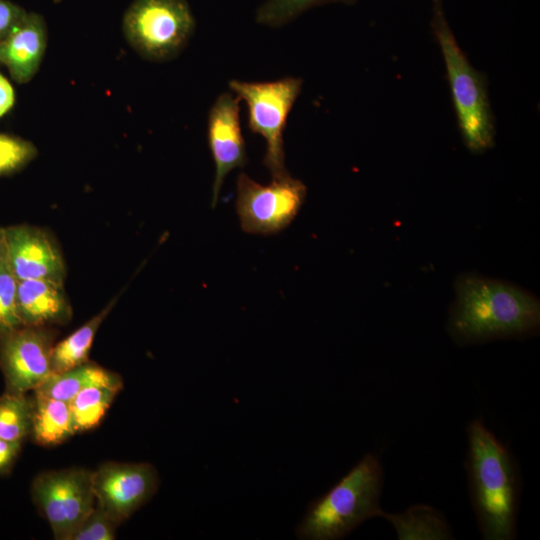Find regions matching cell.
<instances>
[{
  "instance_id": "cell-1",
  "label": "cell",
  "mask_w": 540,
  "mask_h": 540,
  "mask_svg": "<svg viewBox=\"0 0 540 540\" xmlns=\"http://www.w3.org/2000/svg\"><path fill=\"white\" fill-rule=\"evenodd\" d=\"M454 288L447 329L458 344L523 337L539 329V300L522 288L474 273L460 275Z\"/></svg>"
},
{
  "instance_id": "cell-2",
  "label": "cell",
  "mask_w": 540,
  "mask_h": 540,
  "mask_svg": "<svg viewBox=\"0 0 540 540\" xmlns=\"http://www.w3.org/2000/svg\"><path fill=\"white\" fill-rule=\"evenodd\" d=\"M467 435L465 467L482 537L486 540L514 539L520 494L514 458L481 420H473L468 425Z\"/></svg>"
},
{
  "instance_id": "cell-3",
  "label": "cell",
  "mask_w": 540,
  "mask_h": 540,
  "mask_svg": "<svg viewBox=\"0 0 540 540\" xmlns=\"http://www.w3.org/2000/svg\"><path fill=\"white\" fill-rule=\"evenodd\" d=\"M382 486L379 459L367 453L326 494L309 504L296 536L303 540L344 538L362 522L380 517Z\"/></svg>"
},
{
  "instance_id": "cell-4",
  "label": "cell",
  "mask_w": 540,
  "mask_h": 540,
  "mask_svg": "<svg viewBox=\"0 0 540 540\" xmlns=\"http://www.w3.org/2000/svg\"><path fill=\"white\" fill-rule=\"evenodd\" d=\"M431 27L445 63L463 142L470 152L483 153L494 146L495 140L487 76L470 64L460 48L446 21L442 1L434 2Z\"/></svg>"
},
{
  "instance_id": "cell-5",
  "label": "cell",
  "mask_w": 540,
  "mask_h": 540,
  "mask_svg": "<svg viewBox=\"0 0 540 540\" xmlns=\"http://www.w3.org/2000/svg\"><path fill=\"white\" fill-rule=\"evenodd\" d=\"M122 28L129 45L150 61L176 57L195 30L186 0H134L126 9Z\"/></svg>"
},
{
  "instance_id": "cell-6",
  "label": "cell",
  "mask_w": 540,
  "mask_h": 540,
  "mask_svg": "<svg viewBox=\"0 0 540 540\" xmlns=\"http://www.w3.org/2000/svg\"><path fill=\"white\" fill-rule=\"evenodd\" d=\"M302 84L303 80L296 77L264 82H229V88L247 105L249 130L266 141L263 164L272 178L288 175L283 133L288 115L301 93Z\"/></svg>"
},
{
  "instance_id": "cell-7",
  "label": "cell",
  "mask_w": 540,
  "mask_h": 540,
  "mask_svg": "<svg viewBox=\"0 0 540 540\" xmlns=\"http://www.w3.org/2000/svg\"><path fill=\"white\" fill-rule=\"evenodd\" d=\"M31 496L54 539L70 540L96 504L93 471L71 467L42 472L32 482Z\"/></svg>"
},
{
  "instance_id": "cell-8",
  "label": "cell",
  "mask_w": 540,
  "mask_h": 540,
  "mask_svg": "<svg viewBox=\"0 0 540 540\" xmlns=\"http://www.w3.org/2000/svg\"><path fill=\"white\" fill-rule=\"evenodd\" d=\"M307 194L305 184L289 174L267 185L240 173L237 178L236 210L241 228L250 234H276L290 225Z\"/></svg>"
},
{
  "instance_id": "cell-9",
  "label": "cell",
  "mask_w": 540,
  "mask_h": 540,
  "mask_svg": "<svg viewBox=\"0 0 540 540\" xmlns=\"http://www.w3.org/2000/svg\"><path fill=\"white\" fill-rule=\"evenodd\" d=\"M56 335L49 326L20 325L0 331V369L5 391L28 394L52 374Z\"/></svg>"
},
{
  "instance_id": "cell-10",
  "label": "cell",
  "mask_w": 540,
  "mask_h": 540,
  "mask_svg": "<svg viewBox=\"0 0 540 540\" xmlns=\"http://www.w3.org/2000/svg\"><path fill=\"white\" fill-rule=\"evenodd\" d=\"M160 479L150 463L105 462L93 471L96 503L119 523L156 493Z\"/></svg>"
},
{
  "instance_id": "cell-11",
  "label": "cell",
  "mask_w": 540,
  "mask_h": 540,
  "mask_svg": "<svg viewBox=\"0 0 540 540\" xmlns=\"http://www.w3.org/2000/svg\"><path fill=\"white\" fill-rule=\"evenodd\" d=\"M7 265L18 281L41 279L64 283L61 250L45 230L26 224L5 227Z\"/></svg>"
},
{
  "instance_id": "cell-12",
  "label": "cell",
  "mask_w": 540,
  "mask_h": 540,
  "mask_svg": "<svg viewBox=\"0 0 540 540\" xmlns=\"http://www.w3.org/2000/svg\"><path fill=\"white\" fill-rule=\"evenodd\" d=\"M239 98L222 93L212 105L207 120L208 146L215 164L212 207L216 206L224 179L233 169L247 164L240 124Z\"/></svg>"
},
{
  "instance_id": "cell-13",
  "label": "cell",
  "mask_w": 540,
  "mask_h": 540,
  "mask_svg": "<svg viewBox=\"0 0 540 540\" xmlns=\"http://www.w3.org/2000/svg\"><path fill=\"white\" fill-rule=\"evenodd\" d=\"M48 41L44 18L35 12H27L18 26L0 41V64L4 65L12 79L25 84L39 71Z\"/></svg>"
},
{
  "instance_id": "cell-14",
  "label": "cell",
  "mask_w": 540,
  "mask_h": 540,
  "mask_svg": "<svg viewBox=\"0 0 540 540\" xmlns=\"http://www.w3.org/2000/svg\"><path fill=\"white\" fill-rule=\"evenodd\" d=\"M17 312L26 326L63 325L72 317L63 283L41 279L18 281Z\"/></svg>"
},
{
  "instance_id": "cell-15",
  "label": "cell",
  "mask_w": 540,
  "mask_h": 540,
  "mask_svg": "<svg viewBox=\"0 0 540 540\" xmlns=\"http://www.w3.org/2000/svg\"><path fill=\"white\" fill-rule=\"evenodd\" d=\"M95 386L121 390L123 379L119 374L88 361L69 370L51 374L33 393L69 403L81 391Z\"/></svg>"
},
{
  "instance_id": "cell-16",
  "label": "cell",
  "mask_w": 540,
  "mask_h": 540,
  "mask_svg": "<svg viewBox=\"0 0 540 540\" xmlns=\"http://www.w3.org/2000/svg\"><path fill=\"white\" fill-rule=\"evenodd\" d=\"M32 430L37 445H59L76 434L67 402L33 393Z\"/></svg>"
},
{
  "instance_id": "cell-17",
  "label": "cell",
  "mask_w": 540,
  "mask_h": 540,
  "mask_svg": "<svg viewBox=\"0 0 540 540\" xmlns=\"http://www.w3.org/2000/svg\"><path fill=\"white\" fill-rule=\"evenodd\" d=\"M116 299L112 300L102 311L93 316L85 324L66 338L54 344L51 355V370L60 373L89 361V353L95 335L107 317Z\"/></svg>"
},
{
  "instance_id": "cell-18",
  "label": "cell",
  "mask_w": 540,
  "mask_h": 540,
  "mask_svg": "<svg viewBox=\"0 0 540 540\" xmlns=\"http://www.w3.org/2000/svg\"><path fill=\"white\" fill-rule=\"evenodd\" d=\"M380 517L386 518L393 525L400 540L453 538L443 516L426 505L412 506L401 514L381 511Z\"/></svg>"
},
{
  "instance_id": "cell-19",
  "label": "cell",
  "mask_w": 540,
  "mask_h": 540,
  "mask_svg": "<svg viewBox=\"0 0 540 540\" xmlns=\"http://www.w3.org/2000/svg\"><path fill=\"white\" fill-rule=\"evenodd\" d=\"M119 391L112 387L95 386L78 393L68 403L75 432H85L97 427Z\"/></svg>"
},
{
  "instance_id": "cell-20",
  "label": "cell",
  "mask_w": 540,
  "mask_h": 540,
  "mask_svg": "<svg viewBox=\"0 0 540 540\" xmlns=\"http://www.w3.org/2000/svg\"><path fill=\"white\" fill-rule=\"evenodd\" d=\"M32 415V396L5 391L0 395V438L23 443L31 435Z\"/></svg>"
},
{
  "instance_id": "cell-21",
  "label": "cell",
  "mask_w": 540,
  "mask_h": 540,
  "mask_svg": "<svg viewBox=\"0 0 540 540\" xmlns=\"http://www.w3.org/2000/svg\"><path fill=\"white\" fill-rule=\"evenodd\" d=\"M357 0H267L257 9L255 21L269 27H281L308 9L331 2L354 4Z\"/></svg>"
},
{
  "instance_id": "cell-22",
  "label": "cell",
  "mask_w": 540,
  "mask_h": 540,
  "mask_svg": "<svg viewBox=\"0 0 540 540\" xmlns=\"http://www.w3.org/2000/svg\"><path fill=\"white\" fill-rule=\"evenodd\" d=\"M37 154V148L31 141L0 133V176L22 170Z\"/></svg>"
},
{
  "instance_id": "cell-23",
  "label": "cell",
  "mask_w": 540,
  "mask_h": 540,
  "mask_svg": "<svg viewBox=\"0 0 540 540\" xmlns=\"http://www.w3.org/2000/svg\"><path fill=\"white\" fill-rule=\"evenodd\" d=\"M120 523L97 503L70 540H113Z\"/></svg>"
},
{
  "instance_id": "cell-24",
  "label": "cell",
  "mask_w": 540,
  "mask_h": 540,
  "mask_svg": "<svg viewBox=\"0 0 540 540\" xmlns=\"http://www.w3.org/2000/svg\"><path fill=\"white\" fill-rule=\"evenodd\" d=\"M18 280L8 265L0 268V331L22 325L17 312Z\"/></svg>"
},
{
  "instance_id": "cell-25",
  "label": "cell",
  "mask_w": 540,
  "mask_h": 540,
  "mask_svg": "<svg viewBox=\"0 0 540 540\" xmlns=\"http://www.w3.org/2000/svg\"><path fill=\"white\" fill-rule=\"evenodd\" d=\"M26 13L21 6L9 0H0V41L18 26Z\"/></svg>"
},
{
  "instance_id": "cell-26",
  "label": "cell",
  "mask_w": 540,
  "mask_h": 540,
  "mask_svg": "<svg viewBox=\"0 0 540 540\" xmlns=\"http://www.w3.org/2000/svg\"><path fill=\"white\" fill-rule=\"evenodd\" d=\"M21 446L22 443L0 438V476H4L11 471L18 458Z\"/></svg>"
},
{
  "instance_id": "cell-27",
  "label": "cell",
  "mask_w": 540,
  "mask_h": 540,
  "mask_svg": "<svg viewBox=\"0 0 540 540\" xmlns=\"http://www.w3.org/2000/svg\"><path fill=\"white\" fill-rule=\"evenodd\" d=\"M14 103V88L8 79L0 73V117L10 111Z\"/></svg>"
},
{
  "instance_id": "cell-28",
  "label": "cell",
  "mask_w": 540,
  "mask_h": 540,
  "mask_svg": "<svg viewBox=\"0 0 540 540\" xmlns=\"http://www.w3.org/2000/svg\"><path fill=\"white\" fill-rule=\"evenodd\" d=\"M7 264L5 227H0V268Z\"/></svg>"
},
{
  "instance_id": "cell-29",
  "label": "cell",
  "mask_w": 540,
  "mask_h": 540,
  "mask_svg": "<svg viewBox=\"0 0 540 540\" xmlns=\"http://www.w3.org/2000/svg\"><path fill=\"white\" fill-rule=\"evenodd\" d=\"M439 1H442V0H433V2H439Z\"/></svg>"
}]
</instances>
